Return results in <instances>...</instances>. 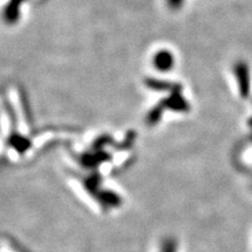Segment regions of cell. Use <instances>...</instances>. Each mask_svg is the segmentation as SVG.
<instances>
[{
  "mask_svg": "<svg viewBox=\"0 0 252 252\" xmlns=\"http://www.w3.org/2000/svg\"><path fill=\"white\" fill-rule=\"evenodd\" d=\"M160 252H178V243H176L175 239L166 238L162 242Z\"/></svg>",
  "mask_w": 252,
  "mask_h": 252,
  "instance_id": "obj_1",
  "label": "cell"
}]
</instances>
